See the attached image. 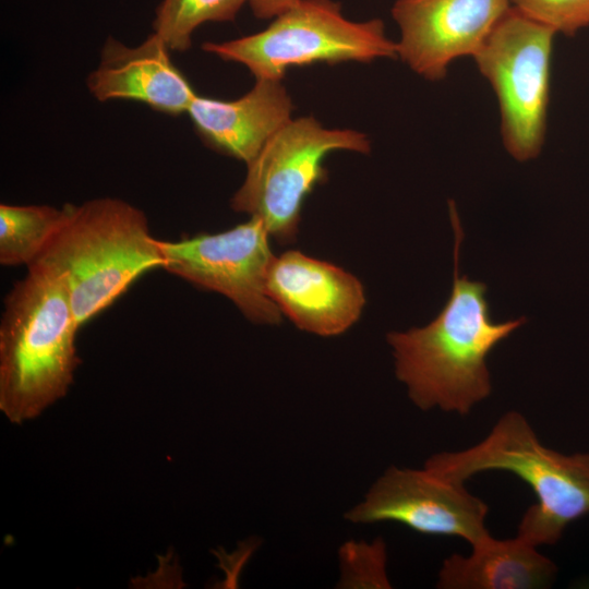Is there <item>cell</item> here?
Segmentation results:
<instances>
[{
  "label": "cell",
  "instance_id": "18",
  "mask_svg": "<svg viewBox=\"0 0 589 589\" xmlns=\"http://www.w3.org/2000/svg\"><path fill=\"white\" fill-rule=\"evenodd\" d=\"M357 558L356 587L390 588L386 575V548L383 540L358 543L345 549Z\"/></svg>",
  "mask_w": 589,
  "mask_h": 589
},
{
  "label": "cell",
  "instance_id": "11",
  "mask_svg": "<svg viewBox=\"0 0 589 589\" xmlns=\"http://www.w3.org/2000/svg\"><path fill=\"white\" fill-rule=\"evenodd\" d=\"M266 289L298 328L324 337L349 329L366 302L364 287L354 275L297 250L274 257Z\"/></svg>",
  "mask_w": 589,
  "mask_h": 589
},
{
  "label": "cell",
  "instance_id": "9",
  "mask_svg": "<svg viewBox=\"0 0 589 589\" xmlns=\"http://www.w3.org/2000/svg\"><path fill=\"white\" fill-rule=\"evenodd\" d=\"M489 506L462 482L422 469L390 466L345 518L352 524L394 521L430 536L462 538L470 544L488 534Z\"/></svg>",
  "mask_w": 589,
  "mask_h": 589
},
{
  "label": "cell",
  "instance_id": "2",
  "mask_svg": "<svg viewBox=\"0 0 589 589\" xmlns=\"http://www.w3.org/2000/svg\"><path fill=\"white\" fill-rule=\"evenodd\" d=\"M80 328L62 280L27 267L0 321V410L11 423L37 418L67 395L81 363Z\"/></svg>",
  "mask_w": 589,
  "mask_h": 589
},
{
  "label": "cell",
  "instance_id": "14",
  "mask_svg": "<svg viewBox=\"0 0 589 589\" xmlns=\"http://www.w3.org/2000/svg\"><path fill=\"white\" fill-rule=\"evenodd\" d=\"M471 554L443 561L441 589H539L550 587L557 566L520 536L498 540L488 534L471 544Z\"/></svg>",
  "mask_w": 589,
  "mask_h": 589
},
{
  "label": "cell",
  "instance_id": "15",
  "mask_svg": "<svg viewBox=\"0 0 589 589\" xmlns=\"http://www.w3.org/2000/svg\"><path fill=\"white\" fill-rule=\"evenodd\" d=\"M69 203L51 205L0 204V263L32 265L64 223Z\"/></svg>",
  "mask_w": 589,
  "mask_h": 589
},
{
  "label": "cell",
  "instance_id": "8",
  "mask_svg": "<svg viewBox=\"0 0 589 589\" xmlns=\"http://www.w3.org/2000/svg\"><path fill=\"white\" fill-rule=\"evenodd\" d=\"M271 236L260 218L225 231L161 241L163 269L195 287L228 298L251 322L275 325L281 312L266 289L275 255Z\"/></svg>",
  "mask_w": 589,
  "mask_h": 589
},
{
  "label": "cell",
  "instance_id": "4",
  "mask_svg": "<svg viewBox=\"0 0 589 589\" xmlns=\"http://www.w3.org/2000/svg\"><path fill=\"white\" fill-rule=\"evenodd\" d=\"M423 467L462 482L491 470L516 474L538 502L522 515L517 534L534 544H554L573 521L589 515V453L563 454L544 446L528 420L507 411L478 444L430 456Z\"/></svg>",
  "mask_w": 589,
  "mask_h": 589
},
{
  "label": "cell",
  "instance_id": "17",
  "mask_svg": "<svg viewBox=\"0 0 589 589\" xmlns=\"http://www.w3.org/2000/svg\"><path fill=\"white\" fill-rule=\"evenodd\" d=\"M510 4L556 34L574 36L589 27V0H510Z\"/></svg>",
  "mask_w": 589,
  "mask_h": 589
},
{
  "label": "cell",
  "instance_id": "13",
  "mask_svg": "<svg viewBox=\"0 0 589 589\" xmlns=\"http://www.w3.org/2000/svg\"><path fill=\"white\" fill-rule=\"evenodd\" d=\"M292 111L283 80L255 79L253 87L237 99L196 95L187 113L206 146L248 165L292 119Z\"/></svg>",
  "mask_w": 589,
  "mask_h": 589
},
{
  "label": "cell",
  "instance_id": "1",
  "mask_svg": "<svg viewBox=\"0 0 589 589\" xmlns=\"http://www.w3.org/2000/svg\"><path fill=\"white\" fill-rule=\"evenodd\" d=\"M449 214L455 231L450 296L426 326L392 332L387 341L393 348L396 376L418 408L467 414L491 393L489 353L525 318L493 322L485 299L486 286L458 276L462 230L453 201Z\"/></svg>",
  "mask_w": 589,
  "mask_h": 589
},
{
  "label": "cell",
  "instance_id": "3",
  "mask_svg": "<svg viewBox=\"0 0 589 589\" xmlns=\"http://www.w3.org/2000/svg\"><path fill=\"white\" fill-rule=\"evenodd\" d=\"M59 277L82 327L142 275L164 267L160 240L143 211L116 197L69 204L59 231L28 267Z\"/></svg>",
  "mask_w": 589,
  "mask_h": 589
},
{
  "label": "cell",
  "instance_id": "19",
  "mask_svg": "<svg viewBox=\"0 0 589 589\" xmlns=\"http://www.w3.org/2000/svg\"><path fill=\"white\" fill-rule=\"evenodd\" d=\"M301 0H248L257 19L269 20L289 10Z\"/></svg>",
  "mask_w": 589,
  "mask_h": 589
},
{
  "label": "cell",
  "instance_id": "16",
  "mask_svg": "<svg viewBox=\"0 0 589 589\" xmlns=\"http://www.w3.org/2000/svg\"><path fill=\"white\" fill-rule=\"evenodd\" d=\"M245 2L248 0H161L155 11L153 33L170 51H185L200 25L235 21Z\"/></svg>",
  "mask_w": 589,
  "mask_h": 589
},
{
  "label": "cell",
  "instance_id": "5",
  "mask_svg": "<svg viewBox=\"0 0 589 589\" xmlns=\"http://www.w3.org/2000/svg\"><path fill=\"white\" fill-rule=\"evenodd\" d=\"M206 52L244 65L255 79L283 80L290 68L318 62L369 63L396 59L397 45L380 19L351 21L334 0H301L261 32L202 45Z\"/></svg>",
  "mask_w": 589,
  "mask_h": 589
},
{
  "label": "cell",
  "instance_id": "7",
  "mask_svg": "<svg viewBox=\"0 0 589 589\" xmlns=\"http://www.w3.org/2000/svg\"><path fill=\"white\" fill-rule=\"evenodd\" d=\"M556 35L510 7L472 58L496 97L502 144L520 163L545 142Z\"/></svg>",
  "mask_w": 589,
  "mask_h": 589
},
{
  "label": "cell",
  "instance_id": "12",
  "mask_svg": "<svg viewBox=\"0 0 589 589\" xmlns=\"http://www.w3.org/2000/svg\"><path fill=\"white\" fill-rule=\"evenodd\" d=\"M169 51L155 33L135 47L108 37L97 68L87 76V88L101 103L131 100L166 115L188 112L197 94Z\"/></svg>",
  "mask_w": 589,
  "mask_h": 589
},
{
  "label": "cell",
  "instance_id": "6",
  "mask_svg": "<svg viewBox=\"0 0 589 589\" xmlns=\"http://www.w3.org/2000/svg\"><path fill=\"white\" fill-rule=\"evenodd\" d=\"M336 151L369 154L371 141L358 130L325 128L312 116L292 118L247 165L231 208L260 218L278 242H292L303 203L327 179L324 160Z\"/></svg>",
  "mask_w": 589,
  "mask_h": 589
},
{
  "label": "cell",
  "instance_id": "10",
  "mask_svg": "<svg viewBox=\"0 0 589 589\" xmlns=\"http://www.w3.org/2000/svg\"><path fill=\"white\" fill-rule=\"evenodd\" d=\"M510 7V0H395L397 58L422 79L440 82L452 63L473 58Z\"/></svg>",
  "mask_w": 589,
  "mask_h": 589
}]
</instances>
